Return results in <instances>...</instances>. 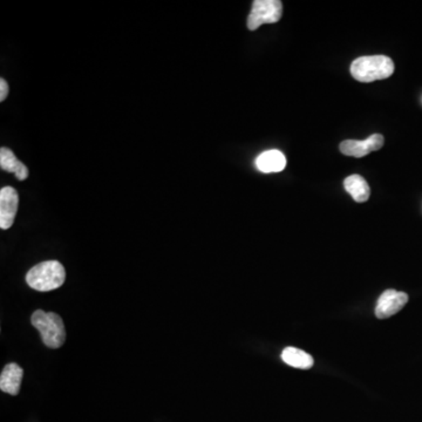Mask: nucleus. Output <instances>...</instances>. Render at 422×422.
I'll return each mask as SVG.
<instances>
[{
  "mask_svg": "<svg viewBox=\"0 0 422 422\" xmlns=\"http://www.w3.org/2000/svg\"><path fill=\"white\" fill-rule=\"evenodd\" d=\"M394 73V62L386 56H369L355 59L351 65V74L359 83H373L387 79Z\"/></svg>",
  "mask_w": 422,
  "mask_h": 422,
  "instance_id": "f257e3e1",
  "label": "nucleus"
},
{
  "mask_svg": "<svg viewBox=\"0 0 422 422\" xmlns=\"http://www.w3.org/2000/svg\"><path fill=\"white\" fill-rule=\"evenodd\" d=\"M66 271L62 264L58 260H46L35 265L27 272L26 282L33 290H56L65 283Z\"/></svg>",
  "mask_w": 422,
  "mask_h": 422,
  "instance_id": "f03ea898",
  "label": "nucleus"
},
{
  "mask_svg": "<svg viewBox=\"0 0 422 422\" xmlns=\"http://www.w3.org/2000/svg\"><path fill=\"white\" fill-rule=\"evenodd\" d=\"M31 323L40 332L42 341L49 348H59L66 340L64 321L57 313L37 310L31 316Z\"/></svg>",
  "mask_w": 422,
  "mask_h": 422,
  "instance_id": "7ed1b4c3",
  "label": "nucleus"
},
{
  "mask_svg": "<svg viewBox=\"0 0 422 422\" xmlns=\"http://www.w3.org/2000/svg\"><path fill=\"white\" fill-rule=\"evenodd\" d=\"M283 15V4L280 0H255L248 17L246 26L255 31L264 24H275Z\"/></svg>",
  "mask_w": 422,
  "mask_h": 422,
  "instance_id": "20e7f679",
  "label": "nucleus"
},
{
  "mask_svg": "<svg viewBox=\"0 0 422 422\" xmlns=\"http://www.w3.org/2000/svg\"><path fill=\"white\" fill-rule=\"evenodd\" d=\"M408 303V294L401 291L389 290L385 291L378 299L375 306V316L379 319H386L389 316H394L403 309V306Z\"/></svg>",
  "mask_w": 422,
  "mask_h": 422,
  "instance_id": "39448f33",
  "label": "nucleus"
},
{
  "mask_svg": "<svg viewBox=\"0 0 422 422\" xmlns=\"http://www.w3.org/2000/svg\"><path fill=\"white\" fill-rule=\"evenodd\" d=\"M384 136L381 134H373L364 141L346 140L340 144L339 149L346 156L364 158L372 151H379L384 146Z\"/></svg>",
  "mask_w": 422,
  "mask_h": 422,
  "instance_id": "423d86ee",
  "label": "nucleus"
},
{
  "mask_svg": "<svg viewBox=\"0 0 422 422\" xmlns=\"http://www.w3.org/2000/svg\"><path fill=\"white\" fill-rule=\"evenodd\" d=\"M19 195L15 188L4 187L0 190V228L8 230L15 223L18 211Z\"/></svg>",
  "mask_w": 422,
  "mask_h": 422,
  "instance_id": "0eeeda50",
  "label": "nucleus"
},
{
  "mask_svg": "<svg viewBox=\"0 0 422 422\" xmlns=\"http://www.w3.org/2000/svg\"><path fill=\"white\" fill-rule=\"evenodd\" d=\"M24 377V369L15 362L5 366L0 375V389L11 396L19 394L20 386Z\"/></svg>",
  "mask_w": 422,
  "mask_h": 422,
  "instance_id": "6e6552de",
  "label": "nucleus"
},
{
  "mask_svg": "<svg viewBox=\"0 0 422 422\" xmlns=\"http://www.w3.org/2000/svg\"><path fill=\"white\" fill-rule=\"evenodd\" d=\"M257 169L264 174L279 173L287 167V158L277 149L264 151L256 158Z\"/></svg>",
  "mask_w": 422,
  "mask_h": 422,
  "instance_id": "1a4fd4ad",
  "label": "nucleus"
},
{
  "mask_svg": "<svg viewBox=\"0 0 422 422\" xmlns=\"http://www.w3.org/2000/svg\"><path fill=\"white\" fill-rule=\"evenodd\" d=\"M0 167L5 171L15 174V178L19 181H24L28 178L27 167L23 162H20L15 153L8 148L3 147L0 149Z\"/></svg>",
  "mask_w": 422,
  "mask_h": 422,
  "instance_id": "9d476101",
  "label": "nucleus"
},
{
  "mask_svg": "<svg viewBox=\"0 0 422 422\" xmlns=\"http://www.w3.org/2000/svg\"><path fill=\"white\" fill-rule=\"evenodd\" d=\"M344 187L346 192L350 194L351 197L358 202L364 203L369 200L371 195V189L365 178L360 175H351L344 181Z\"/></svg>",
  "mask_w": 422,
  "mask_h": 422,
  "instance_id": "9b49d317",
  "label": "nucleus"
},
{
  "mask_svg": "<svg viewBox=\"0 0 422 422\" xmlns=\"http://www.w3.org/2000/svg\"><path fill=\"white\" fill-rule=\"evenodd\" d=\"M282 359L285 364L292 366L294 369H310L314 364L309 353L299 350L297 347H287L282 352Z\"/></svg>",
  "mask_w": 422,
  "mask_h": 422,
  "instance_id": "f8f14e48",
  "label": "nucleus"
},
{
  "mask_svg": "<svg viewBox=\"0 0 422 422\" xmlns=\"http://www.w3.org/2000/svg\"><path fill=\"white\" fill-rule=\"evenodd\" d=\"M8 85L6 80L0 79V101H5V99L8 98Z\"/></svg>",
  "mask_w": 422,
  "mask_h": 422,
  "instance_id": "ddd939ff",
  "label": "nucleus"
}]
</instances>
